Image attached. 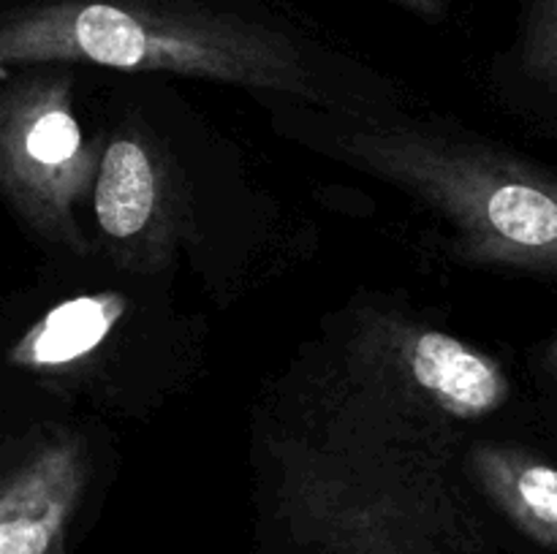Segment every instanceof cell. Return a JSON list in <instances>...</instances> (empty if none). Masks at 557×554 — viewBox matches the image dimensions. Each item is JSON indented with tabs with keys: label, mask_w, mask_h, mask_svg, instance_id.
Wrapping results in <instances>:
<instances>
[{
	"label": "cell",
	"mask_w": 557,
	"mask_h": 554,
	"mask_svg": "<svg viewBox=\"0 0 557 554\" xmlns=\"http://www.w3.org/2000/svg\"><path fill=\"white\" fill-rule=\"evenodd\" d=\"M400 3L411 5V9H417V11H424V14H435L444 0H400Z\"/></svg>",
	"instance_id": "cell-10"
},
{
	"label": "cell",
	"mask_w": 557,
	"mask_h": 554,
	"mask_svg": "<svg viewBox=\"0 0 557 554\" xmlns=\"http://www.w3.org/2000/svg\"><path fill=\"white\" fill-rule=\"evenodd\" d=\"M123 313L125 299L120 293L76 297L58 304L16 342L11 362L16 367H65L79 362L107 340Z\"/></svg>",
	"instance_id": "cell-7"
},
{
	"label": "cell",
	"mask_w": 557,
	"mask_h": 554,
	"mask_svg": "<svg viewBox=\"0 0 557 554\" xmlns=\"http://www.w3.org/2000/svg\"><path fill=\"white\" fill-rule=\"evenodd\" d=\"M528 58L542 76L557 85V0H542L528 38Z\"/></svg>",
	"instance_id": "cell-9"
},
{
	"label": "cell",
	"mask_w": 557,
	"mask_h": 554,
	"mask_svg": "<svg viewBox=\"0 0 557 554\" xmlns=\"http://www.w3.org/2000/svg\"><path fill=\"white\" fill-rule=\"evenodd\" d=\"M553 358H555V364H557V348L553 351Z\"/></svg>",
	"instance_id": "cell-11"
},
{
	"label": "cell",
	"mask_w": 557,
	"mask_h": 554,
	"mask_svg": "<svg viewBox=\"0 0 557 554\" xmlns=\"http://www.w3.org/2000/svg\"><path fill=\"white\" fill-rule=\"evenodd\" d=\"M60 76L22 79L0 109V182L22 217L44 237L85 250L74 204L96 185L101 155L82 136Z\"/></svg>",
	"instance_id": "cell-3"
},
{
	"label": "cell",
	"mask_w": 557,
	"mask_h": 554,
	"mask_svg": "<svg viewBox=\"0 0 557 554\" xmlns=\"http://www.w3.org/2000/svg\"><path fill=\"white\" fill-rule=\"evenodd\" d=\"M60 60L310 92L308 68L286 36L161 0H52L5 20L3 68Z\"/></svg>",
	"instance_id": "cell-1"
},
{
	"label": "cell",
	"mask_w": 557,
	"mask_h": 554,
	"mask_svg": "<svg viewBox=\"0 0 557 554\" xmlns=\"http://www.w3.org/2000/svg\"><path fill=\"white\" fill-rule=\"evenodd\" d=\"M85 483V459L69 438L44 443L11 470L0 492V554H49Z\"/></svg>",
	"instance_id": "cell-5"
},
{
	"label": "cell",
	"mask_w": 557,
	"mask_h": 554,
	"mask_svg": "<svg viewBox=\"0 0 557 554\" xmlns=\"http://www.w3.org/2000/svg\"><path fill=\"white\" fill-rule=\"evenodd\" d=\"M476 462L490 492L522 530L557 546V467L500 449H482Z\"/></svg>",
	"instance_id": "cell-8"
},
{
	"label": "cell",
	"mask_w": 557,
	"mask_h": 554,
	"mask_svg": "<svg viewBox=\"0 0 557 554\" xmlns=\"http://www.w3.org/2000/svg\"><path fill=\"white\" fill-rule=\"evenodd\" d=\"M392 364L364 345V362L392 373L397 396L422 413L479 418L498 411L509 396V380L493 358L471 351L457 337L435 329H389L373 337Z\"/></svg>",
	"instance_id": "cell-4"
},
{
	"label": "cell",
	"mask_w": 557,
	"mask_h": 554,
	"mask_svg": "<svg viewBox=\"0 0 557 554\" xmlns=\"http://www.w3.org/2000/svg\"><path fill=\"white\" fill-rule=\"evenodd\" d=\"M346 150L433 201L476 259L557 269V185L544 174L408 130H362Z\"/></svg>",
	"instance_id": "cell-2"
},
{
	"label": "cell",
	"mask_w": 557,
	"mask_h": 554,
	"mask_svg": "<svg viewBox=\"0 0 557 554\" xmlns=\"http://www.w3.org/2000/svg\"><path fill=\"white\" fill-rule=\"evenodd\" d=\"M92 206L103 237L152 250L163 221V179L156 158L134 136H117L101 152Z\"/></svg>",
	"instance_id": "cell-6"
}]
</instances>
